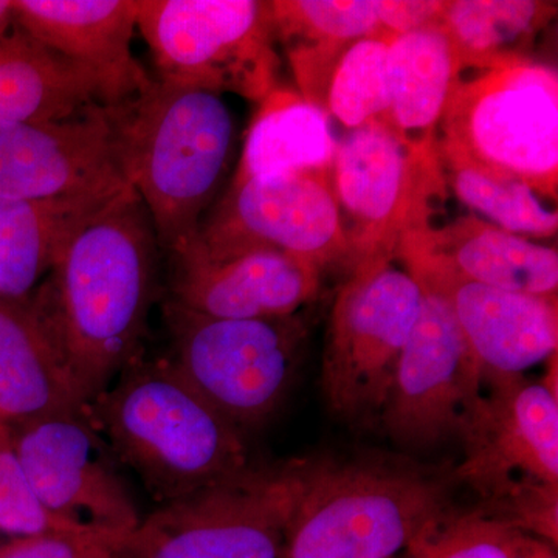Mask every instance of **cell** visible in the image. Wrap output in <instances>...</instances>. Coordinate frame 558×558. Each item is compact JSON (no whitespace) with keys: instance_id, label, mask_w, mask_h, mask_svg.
Returning <instances> with one entry per match:
<instances>
[{"instance_id":"6da1fadb","label":"cell","mask_w":558,"mask_h":558,"mask_svg":"<svg viewBox=\"0 0 558 558\" xmlns=\"http://www.w3.org/2000/svg\"><path fill=\"white\" fill-rule=\"evenodd\" d=\"M160 250L130 185L75 234L27 299L89 403L142 357Z\"/></svg>"},{"instance_id":"7a4b0ae2","label":"cell","mask_w":558,"mask_h":558,"mask_svg":"<svg viewBox=\"0 0 558 558\" xmlns=\"http://www.w3.org/2000/svg\"><path fill=\"white\" fill-rule=\"evenodd\" d=\"M86 416L160 505L250 464L241 429L168 359H135L92 400Z\"/></svg>"},{"instance_id":"3957f363","label":"cell","mask_w":558,"mask_h":558,"mask_svg":"<svg viewBox=\"0 0 558 558\" xmlns=\"http://www.w3.org/2000/svg\"><path fill=\"white\" fill-rule=\"evenodd\" d=\"M113 109L128 179L160 248L180 255L199 236L202 215L226 174L231 110L222 95L160 80Z\"/></svg>"},{"instance_id":"277c9868","label":"cell","mask_w":558,"mask_h":558,"mask_svg":"<svg viewBox=\"0 0 558 558\" xmlns=\"http://www.w3.org/2000/svg\"><path fill=\"white\" fill-rule=\"evenodd\" d=\"M447 506L446 483L421 470L304 461L282 558H398Z\"/></svg>"},{"instance_id":"5b68a950","label":"cell","mask_w":558,"mask_h":558,"mask_svg":"<svg viewBox=\"0 0 558 558\" xmlns=\"http://www.w3.org/2000/svg\"><path fill=\"white\" fill-rule=\"evenodd\" d=\"M436 149L519 180L557 201V70L531 58L461 76L440 120Z\"/></svg>"},{"instance_id":"8992f818","label":"cell","mask_w":558,"mask_h":558,"mask_svg":"<svg viewBox=\"0 0 558 558\" xmlns=\"http://www.w3.org/2000/svg\"><path fill=\"white\" fill-rule=\"evenodd\" d=\"M304 461L253 465L163 502L121 542L126 558H282Z\"/></svg>"},{"instance_id":"52a82bcc","label":"cell","mask_w":558,"mask_h":558,"mask_svg":"<svg viewBox=\"0 0 558 558\" xmlns=\"http://www.w3.org/2000/svg\"><path fill=\"white\" fill-rule=\"evenodd\" d=\"M161 315L180 376L238 429L255 427L288 396L306 343L299 315L211 318L165 300Z\"/></svg>"},{"instance_id":"ba28073f","label":"cell","mask_w":558,"mask_h":558,"mask_svg":"<svg viewBox=\"0 0 558 558\" xmlns=\"http://www.w3.org/2000/svg\"><path fill=\"white\" fill-rule=\"evenodd\" d=\"M330 185L351 248V270L395 259L403 238L432 226L446 193L436 143L410 142L384 121L344 132Z\"/></svg>"},{"instance_id":"9c48e42d","label":"cell","mask_w":558,"mask_h":558,"mask_svg":"<svg viewBox=\"0 0 558 558\" xmlns=\"http://www.w3.org/2000/svg\"><path fill=\"white\" fill-rule=\"evenodd\" d=\"M137 27L160 81L258 102L278 87L269 2L142 0Z\"/></svg>"},{"instance_id":"30bf717a","label":"cell","mask_w":558,"mask_h":558,"mask_svg":"<svg viewBox=\"0 0 558 558\" xmlns=\"http://www.w3.org/2000/svg\"><path fill=\"white\" fill-rule=\"evenodd\" d=\"M392 260L355 266L330 312L322 391L329 410L344 421L380 418L421 310V286Z\"/></svg>"},{"instance_id":"8fae6325","label":"cell","mask_w":558,"mask_h":558,"mask_svg":"<svg viewBox=\"0 0 558 558\" xmlns=\"http://www.w3.org/2000/svg\"><path fill=\"white\" fill-rule=\"evenodd\" d=\"M464 459L454 478L497 515L520 498L558 488L557 379L483 377V391L465 422Z\"/></svg>"},{"instance_id":"7c38bea8","label":"cell","mask_w":558,"mask_h":558,"mask_svg":"<svg viewBox=\"0 0 558 558\" xmlns=\"http://www.w3.org/2000/svg\"><path fill=\"white\" fill-rule=\"evenodd\" d=\"M258 248L277 250L319 271L339 263L351 266L330 174L296 172L233 182L185 252L220 259Z\"/></svg>"},{"instance_id":"4fadbf2b","label":"cell","mask_w":558,"mask_h":558,"mask_svg":"<svg viewBox=\"0 0 558 558\" xmlns=\"http://www.w3.org/2000/svg\"><path fill=\"white\" fill-rule=\"evenodd\" d=\"M10 429L28 483L51 517L119 546L138 527L142 517L117 469L119 459L86 413Z\"/></svg>"},{"instance_id":"5bb4252c","label":"cell","mask_w":558,"mask_h":558,"mask_svg":"<svg viewBox=\"0 0 558 558\" xmlns=\"http://www.w3.org/2000/svg\"><path fill=\"white\" fill-rule=\"evenodd\" d=\"M418 286L421 310L379 421L399 446L429 450L461 438L483 391V369L449 301Z\"/></svg>"},{"instance_id":"9a60e30c","label":"cell","mask_w":558,"mask_h":558,"mask_svg":"<svg viewBox=\"0 0 558 558\" xmlns=\"http://www.w3.org/2000/svg\"><path fill=\"white\" fill-rule=\"evenodd\" d=\"M130 185L113 106L46 123H0L2 197L49 199Z\"/></svg>"},{"instance_id":"2e32d148","label":"cell","mask_w":558,"mask_h":558,"mask_svg":"<svg viewBox=\"0 0 558 558\" xmlns=\"http://www.w3.org/2000/svg\"><path fill=\"white\" fill-rule=\"evenodd\" d=\"M171 258L167 300L211 318L290 317L317 296L322 271L277 250L208 259L194 252Z\"/></svg>"},{"instance_id":"e0dca14e","label":"cell","mask_w":558,"mask_h":558,"mask_svg":"<svg viewBox=\"0 0 558 558\" xmlns=\"http://www.w3.org/2000/svg\"><path fill=\"white\" fill-rule=\"evenodd\" d=\"M449 301L483 377H520L557 357V296H534L439 274L410 271Z\"/></svg>"},{"instance_id":"ac0fdd59","label":"cell","mask_w":558,"mask_h":558,"mask_svg":"<svg viewBox=\"0 0 558 558\" xmlns=\"http://www.w3.org/2000/svg\"><path fill=\"white\" fill-rule=\"evenodd\" d=\"M396 256L409 271H439L524 295L557 296L558 292L556 247L509 233L475 215L409 234Z\"/></svg>"},{"instance_id":"d6986e66","label":"cell","mask_w":558,"mask_h":558,"mask_svg":"<svg viewBox=\"0 0 558 558\" xmlns=\"http://www.w3.org/2000/svg\"><path fill=\"white\" fill-rule=\"evenodd\" d=\"M142 0H20L16 25L90 70L101 81L108 106L121 105L153 83L132 53Z\"/></svg>"},{"instance_id":"ffe728a7","label":"cell","mask_w":558,"mask_h":558,"mask_svg":"<svg viewBox=\"0 0 558 558\" xmlns=\"http://www.w3.org/2000/svg\"><path fill=\"white\" fill-rule=\"evenodd\" d=\"M78 380L28 301L0 300V424L83 414Z\"/></svg>"},{"instance_id":"44dd1931","label":"cell","mask_w":558,"mask_h":558,"mask_svg":"<svg viewBox=\"0 0 558 558\" xmlns=\"http://www.w3.org/2000/svg\"><path fill=\"white\" fill-rule=\"evenodd\" d=\"M392 36L289 47L299 94L347 131L384 121L389 108L388 47Z\"/></svg>"},{"instance_id":"7402d4cb","label":"cell","mask_w":558,"mask_h":558,"mask_svg":"<svg viewBox=\"0 0 558 558\" xmlns=\"http://www.w3.org/2000/svg\"><path fill=\"white\" fill-rule=\"evenodd\" d=\"M121 191L49 199L0 196V300H27L75 234Z\"/></svg>"},{"instance_id":"603a6c76","label":"cell","mask_w":558,"mask_h":558,"mask_svg":"<svg viewBox=\"0 0 558 558\" xmlns=\"http://www.w3.org/2000/svg\"><path fill=\"white\" fill-rule=\"evenodd\" d=\"M108 106L101 81L83 65L14 27L0 39V123L69 119Z\"/></svg>"},{"instance_id":"cb8c5ba5","label":"cell","mask_w":558,"mask_h":558,"mask_svg":"<svg viewBox=\"0 0 558 558\" xmlns=\"http://www.w3.org/2000/svg\"><path fill=\"white\" fill-rule=\"evenodd\" d=\"M389 108L384 123L418 145H433L462 76L442 25L392 36L388 47Z\"/></svg>"},{"instance_id":"d4e9b609","label":"cell","mask_w":558,"mask_h":558,"mask_svg":"<svg viewBox=\"0 0 558 558\" xmlns=\"http://www.w3.org/2000/svg\"><path fill=\"white\" fill-rule=\"evenodd\" d=\"M332 120L299 92L277 87L256 112L233 182L332 170L337 150Z\"/></svg>"},{"instance_id":"484cf974","label":"cell","mask_w":558,"mask_h":558,"mask_svg":"<svg viewBox=\"0 0 558 558\" xmlns=\"http://www.w3.org/2000/svg\"><path fill=\"white\" fill-rule=\"evenodd\" d=\"M557 14L543 0H449L439 24L457 51L462 73L523 60Z\"/></svg>"},{"instance_id":"4316f807","label":"cell","mask_w":558,"mask_h":558,"mask_svg":"<svg viewBox=\"0 0 558 558\" xmlns=\"http://www.w3.org/2000/svg\"><path fill=\"white\" fill-rule=\"evenodd\" d=\"M438 156L446 185L475 216L527 240L556 236L557 209L546 207L534 190L458 157L440 153Z\"/></svg>"},{"instance_id":"83f0119b","label":"cell","mask_w":558,"mask_h":558,"mask_svg":"<svg viewBox=\"0 0 558 558\" xmlns=\"http://www.w3.org/2000/svg\"><path fill=\"white\" fill-rule=\"evenodd\" d=\"M269 7L275 39L288 49L387 35L377 0H275Z\"/></svg>"},{"instance_id":"f1b7e54d","label":"cell","mask_w":558,"mask_h":558,"mask_svg":"<svg viewBox=\"0 0 558 558\" xmlns=\"http://www.w3.org/2000/svg\"><path fill=\"white\" fill-rule=\"evenodd\" d=\"M523 532L483 508L447 506L418 532L403 558H515Z\"/></svg>"},{"instance_id":"f546056e","label":"cell","mask_w":558,"mask_h":558,"mask_svg":"<svg viewBox=\"0 0 558 558\" xmlns=\"http://www.w3.org/2000/svg\"><path fill=\"white\" fill-rule=\"evenodd\" d=\"M0 531L16 537L73 531L40 505L14 450L9 425L0 424ZM90 535V534H89Z\"/></svg>"},{"instance_id":"4dcf8cb0","label":"cell","mask_w":558,"mask_h":558,"mask_svg":"<svg viewBox=\"0 0 558 558\" xmlns=\"http://www.w3.org/2000/svg\"><path fill=\"white\" fill-rule=\"evenodd\" d=\"M119 548L110 539L75 532L16 537L0 546V558H100Z\"/></svg>"},{"instance_id":"1f68e13d","label":"cell","mask_w":558,"mask_h":558,"mask_svg":"<svg viewBox=\"0 0 558 558\" xmlns=\"http://www.w3.org/2000/svg\"><path fill=\"white\" fill-rule=\"evenodd\" d=\"M444 9L446 2L439 0H377L381 27L389 36L439 24Z\"/></svg>"},{"instance_id":"d6a6232c","label":"cell","mask_w":558,"mask_h":558,"mask_svg":"<svg viewBox=\"0 0 558 558\" xmlns=\"http://www.w3.org/2000/svg\"><path fill=\"white\" fill-rule=\"evenodd\" d=\"M515 558H557V546L546 539L523 534Z\"/></svg>"},{"instance_id":"836d02e7","label":"cell","mask_w":558,"mask_h":558,"mask_svg":"<svg viewBox=\"0 0 558 558\" xmlns=\"http://www.w3.org/2000/svg\"><path fill=\"white\" fill-rule=\"evenodd\" d=\"M16 27V9L11 0H0V39Z\"/></svg>"},{"instance_id":"e575fe53","label":"cell","mask_w":558,"mask_h":558,"mask_svg":"<svg viewBox=\"0 0 558 558\" xmlns=\"http://www.w3.org/2000/svg\"><path fill=\"white\" fill-rule=\"evenodd\" d=\"M101 558H126L123 554L120 553L119 549H110L109 553H106Z\"/></svg>"},{"instance_id":"d590c367","label":"cell","mask_w":558,"mask_h":558,"mask_svg":"<svg viewBox=\"0 0 558 558\" xmlns=\"http://www.w3.org/2000/svg\"><path fill=\"white\" fill-rule=\"evenodd\" d=\"M113 549H116V548H113ZM108 553H109V550H108ZM100 558H101V557H100Z\"/></svg>"}]
</instances>
